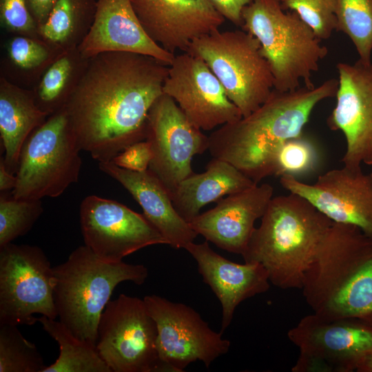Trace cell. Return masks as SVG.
Segmentation results:
<instances>
[{
    "label": "cell",
    "instance_id": "cell-1",
    "mask_svg": "<svg viewBox=\"0 0 372 372\" xmlns=\"http://www.w3.org/2000/svg\"><path fill=\"white\" fill-rule=\"evenodd\" d=\"M169 65L144 54L108 52L88 59L65 110L80 149L112 161L146 138L147 116L163 93Z\"/></svg>",
    "mask_w": 372,
    "mask_h": 372
},
{
    "label": "cell",
    "instance_id": "cell-2",
    "mask_svg": "<svg viewBox=\"0 0 372 372\" xmlns=\"http://www.w3.org/2000/svg\"><path fill=\"white\" fill-rule=\"evenodd\" d=\"M338 79H329L313 87L280 92L247 116L219 127L209 136L212 158L226 161L258 184L267 177L270 156L283 142L302 134L305 125L323 100L335 96Z\"/></svg>",
    "mask_w": 372,
    "mask_h": 372
},
{
    "label": "cell",
    "instance_id": "cell-3",
    "mask_svg": "<svg viewBox=\"0 0 372 372\" xmlns=\"http://www.w3.org/2000/svg\"><path fill=\"white\" fill-rule=\"evenodd\" d=\"M300 289L322 318L372 322V238L357 226L333 222Z\"/></svg>",
    "mask_w": 372,
    "mask_h": 372
},
{
    "label": "cell",
    "instance_id": "cell-4",
    "mask_svg": "<svg viewBox=\"0 0 372 372\" xmlns=\"http://www.w3.org/2000/svg\"><path fill=\"white\" fill-rule=\"evenodd\" d=\"M260 219L242 255L245 262L262 265L278 288L300 289L333 222L306 198L290 192L273 196Z\"/></svg>",
    "mask_w": 372,
    "mask_h": 372
},
{
    "label": "cell",
    "instance_id": "cell-5",
    "mask_svg": "<svg viewBox=\"0 0 372 372\" xmlns=\"http://www.w3.org/2000/svg\"><path fill=\"white\" fill-rule=\"evenodd\" d=\"M52 270L53 298L59 321L74 336L95 346L101 315L115 287L125 281L140 285L148 276L143 265L105 262L85 245Z\"/></svg>",
    "mask_w": 372,
    "mask_h": 372
},
{
    "label": "cell",
    "instance_id": "cell-6",
    "mask_svg": "<svg viewBox=\"0 0 372 372\" xmlns=\"http://www.w3.org/2000/svg\"><path fill=\"white\" fill-rule=\"evenodd\" d=\"M242 29L257 39L273 79V89L293 91L314 87L312 74L328 54L326 46L294 12L279 0H254L242 12Z\"/></svg>",
    "mask_w": 372,
    "mask_h": 372
},
{
    "label": "cell",
    "instance_id": "cell-7",
    "mask_svg": "<svg viewBox=\"0 0 372 372\" xmlns=\"http://www.w3.org/2000/svg\"><path fill=\"white\" fill-rule=\"evenodd\" d=\"M186 52L205 61L242 117L258 109L273 89L259 41L242 29L216 30L194 39Z\"/></svg>",
    "mask_w": 372,
    "mask_h": 372
},
{
    "label": "cell",
    "instance_id": "cell-8",
    "mask_svg": "<svg viewBox=\"0 0 372 372\" xmlns=\"http://www.w3.org/2000/svg\"><path fill=\"white\" fill-rule=\"evenodd\" d=\"M81 151L65 108L49 116L23 143L11 195L41 200L61 196L79 180Z\"/></svg>",
    "mask_w": 372,
    "mask_h": 372
},
{
    "label": "cell",
    "instance_id": "cell-9",
    "mask_svg": "<svg viewBox=\"0 0 372 372\" xmlns=\"http://www.w3.org/2000/svg\"><path fill=\"white\" fill-rule=\"evenodd\" d=\"M157 339L144 300L121 293L101 315L96 347L112 372H172L160 359Z\"/></svg>",
    "mask_w": 372,
    "mask_h": 372
},
{
    "label": "cell",
    "instance_id": "cell-10",
    "mask_svg": "<svg viewBox=\"0 0 372 372\" xmlns=\"http://www.w3.org/2000/svg\"><path fill=\"white\" fill-rule=\"evenodd\" d=\"M287 337L300 352L293 372H353L372 353V322L357 318L327 319L313 313Z\"/></svg>",
    "mask_w": 372,
    "mask_h": 372
},
{
    "label": "cell",
    "instance_id": "cell-11",
    "mask_svg": "<svg viewBox=\"0 0 372 372\" xmlns=\"http://www.w3.org/2000/svg\"><path fill=\"white\" fill-rule=\"evenodd\" d=\"M34 314L56 319L53 270L37 246L0 247V324L32 325Z\"/></svg>",
    "mask_w": 372,
    "mask_h": 372
},
{
    "label": "cell",
    "instance_id": "cell-12",
    "mask_svg": "<svg viewBox=\"0 0 372 372\" xmlns=\"http://www.w3.org/2000/svg\"><path fill=\"white\" fill-rule=\"evenodd\" d=\"M143 300L156 324L160 359L172 372L184 371L198 360L209 368L229 351L230 341L212 330L191 307L154 294Z\"/></svg>",
    "mask_w": 372,
    "mask_h": 372
},
{
    "label": "cell",
    "instance_id": "cell-13",
    "mask_svg": "<svg viewBox=\"0 0 372 372\" xmlns=\"http://www.w3.org/2000/svg\"><path fill=\"white\" fill-rule=\"evenodd\" d=\"M145 140L152 151L149 169L169 194L194 173L193 157L209 148V136L194 125L174 100L164 93L149 111Z\"/></svg>",
    "mask_w": 372,
    "mask_h": 372
},
{
    "label": "cell",
    "instance_id": "cell-14",
    "mask_svg": "<svg viewBox=\"0 0 372 372\" xmlns=\"http://www.w3.org/2000/svg\"><path fill=\"white\" fill-rule=\"evenodd\" d=\"M79 218L85 245L107 262H121L148 246L167 245L143 214L113 200L86 196L80 205Z\"/></svg>",
    "mask_w": 372,
    "mask_h": 372
},
{
    "label": "cell",
    "instance_id": "cell-15",
    "mask_svg": "<svg viewBox=\"0 0 372 372\" xmlns=\"http://www.w3.org/2000/svg\"><path fill=\"white\" fill-rule=\"evenodd\" d=\"M163 92L177 103L188 120L202 131L233 123L242 116L203 60L187 52L169 65Z\"/></svg>",
    "mask_w": 372,
    "mask_h": 372
},
{
    "label": "cell",
    "instance_id": "cell-16",
    "mask_svg": "<svg viewBox=\"0 0 372 372\" xmlns=\"http://www.w3.org/2000/svg\"><path fill=\"white\" fill-rule=\"evenodd\" d=\"M336 104L329 116V129L344 136V166L357 169L372 165V63L358 59L338 63Z\"/></svg>",
    "mask_w": 372,
    "mask_h": 372
},
{
    "label": "cell",
    "instance_id": "cell-17",
    "mask_svg": "<svg viewBox=\"0 0 372 372\" xmlns=\"http://www.w3.org/2000/svg\"><path fill=\"white\" fill-rule=\"evenodd\" d=\"M280 183L306 198L332 222L357 226L372 238V177L362 168L333 169L313 184L284 176Z\"/></svg>",
    "mask_w": 372,
    "mask_h": 372
},
{
    "label": "cell",
    "instance_id": "cell-18",
    "mask_svg": "<svg viewBox=\"0 0 372 372\" xmlns=\"http://www.w3.org/2000/svg\"><path fill=\"white\" fill-rule=\"evenodd\" d=\"M148 36L167 51L186 52L196 39L218 30L225 18L209 0H130Z\"/></svg>",
    "mask_w": 372,
    "mask_h": 372
},
{
    "label": "cell",
    "instance_id": "cell-19",
    "mask_svg": "<svg viewBox=\"0 0 372 372\" xmlns=\"http://www.w3.org/2000/svg\"><path fill=\"white\" fill-rule=\"evenodd\" d=\"M273 196L268 183L256 184L241 192L227 195L216 205L199 214L189 223L192 229L221 249L242 255Z\"/></svg>",
    "mask_w": 372,
    "mask_h": 372
},
{
    "label": "cell",
    "instance_id": "cell-20",
    "mask_svg": "<svg viewBox=\"0 0 372 372\" xmlns=\"http://www.w3.org/2000/svg\"><path fill=\"white\" fill-rule=\"evenodd\" d=\"M93 23L78 47L86 58L108 52L138 53L169 65L175 54L162 48L146 33L130 0H96Z\"/></svg>",
    "mask_w": 372,
    "mask_h": 372
},
{
    "label": "cell",
    "instance_id": "cell-21",
    "mask_svg": "<svg viewBox=\"0 0 372 372\" xmlns=\"http://www.w3.org/2000/svg\"><path fill=\"white\" fill-rule=\"evenodd\" d=\"M185 249L195 260L203 282L221 304V333L230 325L242 302L265 293L270 287L268 273L260 263L232 262L214 251L207 240L191 242Z\"/></svg>",
    "mask_w": 372,
    "mask_h": 372
},
{
    "label": "cell",
    "instance_id": "cell-22",
    "mask_svg": "<svg viewBox=\"0 0 372 372\" xmlns=\"http://www.w3.org/2000/svg\"><path fill=\"white\" fill-rule=\"evenodd\" d=\"M99 169L118 182L132 196L143 215L174 249H184L198 236L175 209L168 190L148 169L134 172L112 161L99 162Z\"/></svg>",
    "mask_w": 372,
    "mask_h": 372
},
{
    "label": "cell",
    "instance_id": "cell-23",
    "mask_svg": "<svg viewBox=\"0 0 372 372\" xmlns=\"http://www.w3.org/2000/svg\"><path fill=\"white\" fill-rule=\"evenodd\" d=\"M256 184L230 163L212 158L204 172L184 179L170 196L176 211L189 223L206 205Z\"/></svg>",
    "mask_w": 372,
    "mask_h": 372
},
{
    "label": "cell",
    "instance_id": "cell-24",
    "mask_svg": "<svg viewBox=\"0 0 372 372\" xmlns=\"http://www.w3.org/2000/svg\"><path fill=\"white\" fill-rule=\"evenodd\" d=\"M49 115L37 105L31 89L0 75V134L7 169L15 174L21 148L29 135Z\"/></svg>",
    "mask_w": 372,
    "mask_h": 372
},
{
    "label": "cell",
    "instance_id": "cell-25",
    "mask_svg": "<svg viewBox=\"0 0 372 372\" xmlns=\"http://www.w3.org/2000/svg\"><path fill=\"white\" fill-rule=\"evenodd\" d=\"M1 74L10 82L32 89L63 52L40 37L12 34L6 43Z\"/></svg>",
    "mask_w": 372,
    "mask_h": 372
},
{
    "label": "cell",
    "instance_id": "cell-26",
    "mask_svg": "<svg viewBox=\"0 0 372 372\" xmlns=\"http://www.w3.org/2000/svg\"><path fill=\"white\" fill-rule=\"evenodd\" d=\"M77 48L61 53L31 89L39 107L49 116L63 110L88 62Z\"/></svg>",
    "mask_w": 372,
    "mask_h": 372
},
{
    "label": "cell",
    "instance_id": "cell-27",
    "mask_svg": "<svg viewBox=\"0 0 372 372\" xmlns=\"http://www.w3.org/2000/svg\"><path fill=\"white\" fill-rule=\"evenodd\" d=\"M96 0H57L39 36L62 52L77 48L94 19Z\"/></svg>",
    "mask_w": 372,
    "mask_h": 372
},
{
    "label": "cell",
    "instance_id": "cell-28",
    "mask_svg": "<svg viewBox=\"0 0 372 372\" xmlns=\"http://www.w3.org/2000/svg\"><path fill=\"white\" fill-rule=\"evenodd\" d=\"M38 322L60 350L56 360L43 372H112L95 345L74 336L59 320L42 316Z\"/></svg>",
    "mask_w": 372,
    "mask_h": 372
},
{
    "label": "cell",
    "instance_id": "cell-29",
    "mask_svg": "<svg viewBox=\"0 0 372 372\" xmlns=\"http://www.w3.org/2000/svg\"><path fill=\"white\" fill-rule=\"evenodd\" d=\"M320 154L315 143L302 134L280 144L269 158L268 176H299L313 172L319 165Z\"/></svg>",
    "mask_w": 372,
    "mask_h": 372
},
{
    "label": "cell",
    "instance_id": "cell-30",
    "mask_svg": "<svg viewBox=\"0 0 372 372\" xmlns=\"http://www.w3.org/2000/svg\"><path fill=\"white\" fill-rule=\"evenodd\" d=\"M337 29L353 43L359 59L371 62L372 0H337Z\"/></svg>",
    "mask_w": 372,
    "mask_h": 372
},
{
    "label": "cell",
    "instance_id": "cell-31",
    "mask_svg": "<svg viewBox=\"0 0 372 372\" xmlns=\"http://www.w3.org/2000/svg\"><path fill=\"white\" fill-rule=\"evenodd\" d=\"M17 326L0 324V372H43V357Z\"/></svg>",
    "mask_w": 372,
    "mask_h": 372
},
{
    "label": "cell",
    "instance_id": "cell-32",
    "mask_svg": "<svg viewBox=\"0 0 372 372\" xmlns=\"http://www.w3.org/2000/svg\"><path fill=\"white\" fill-rule=\"evenodd\" d=\"M41 199L0 196V247L27 234L41 216Z\"/></svg>",
    "mask_w": 372,
    "mask_h": 372
},
{
    "label": "cell",
    "instance_id": "cell-33",
    "mask_svg": "<svg viewBox=\"0 0 372 372\" xmlns=\"http://www.w3.org/2000/svg\"><path fill=\"white\" fill-rule=\"evenodd\" d=\"M285 11L296 12L320 39L337 29V0H279Z\"/></svg>",
    "mask_w": 372,
    "mask_h": 372
},
{
    "label": "cell",
    "instance_id": "cell-34",
    "mask_svg": "<svg viewBox=\"0 0 372 372\" xmlns=\"http://www.w3.org/2000/svg\"><path fill=\"white\" fill-rule=\"evenodd\" d=\"M0 22L1 27L12 34L39 37L26 0H0Z\"/></svg>",
    "mask_w": 372,
    "mask_h": 372
},
{
    "label": "cell",
    "instance_id": "cell-35",
    "mask_svg": "<svg viewBox=\"0 0 372 372\" xmlns=\"http://www.w3.org/2000/svg\"><path fill=\"white\" fill-rule=\"evenodd\" d=\"M152 158V151L150 143L144 140L129 145L112 161L125 169L143 172L149 169Z\"/></svg>",
    "mask_w": 372,
    "mask_h": 372
},
{
    "label": "cell",
    "instance_id": "cell-36",
    "mask_svg": "<svg viewBox=\"0 0 372 372\" xmlns=\"http://www.w3.org/2000/svg\"><path fill=\"white\" fill-rule=\"evenodd\" d=\"M215 9L225 18L238 27L242 28L243 8L254 0H209Z\"/></svg>",
    "mask_w": 372,
    "mask_h": 372
},
{
    "label": "cell",
    "instance_id": "cell-37",
    "mask_svg": "<svg viewBox=\"0 0 372 372\" xmlns=\"http://www.w3.org/2000/svg\"><path fill=\"white\" fill-rule=\"evenodd\" d=\"M57 0H26L28 11L38 28L47 21Z\"/></svg>",
    "mask_w": 372,
    "mask_h": 372
},
{
    "label": "cell",
    "instance_id": "cell-38",
    "mask_svg": "<svg viewBox=\"0 0 372 372\" xmlns=\"http://www.w3.org/2000/svg\"><path fill=\"white\" fill-rule=\"evenodd\" d=\"M17 182L15 174L10 173L6 168L3 157L0 158V191L5 192L13 189Z\"/></svg>",
    "mask_w": 372,
    "mask_h": 372
},
{
    "label": "cell",
    "instance_id": "cell-39",
    "mask_svg": "<svg viewBox=\"0 0 372 372\" xmlns=\"http://www.w3.org/2000/svg\"><path fill=\"white\" fill-rule=\"evenodd\" d=\"M358 372H372V353L365 357L358 366Z\"/></svg>",
    "mask_w": 372,
    "mask_h": 372
},
{
    "label": "cell",
    "instance_id": "cell-40",
    "mask_svg": "<svg viewBox=\"0 0 372 372\" xmlns=\"http://www.w3.org/2000/svg\"><path fill=\"white\" fill-rule=\"evenodd\" d=\"M370 174H371V177H372V173H371Z\"/></svg>",
    "mask_w": 372,
    "mask_h": 372
}]
</instances>
